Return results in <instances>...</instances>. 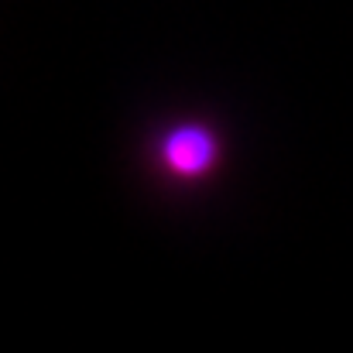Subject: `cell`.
Instances as JSON below:
<instances>
[{
    "label": "cell",
    "mask_w": 353,
    "mask_h": 353,
    "mask_svg": "<svg viewBox=\"0 0 353 353\" xmlns=\"http://www.w3.org/2000/svg\"><path fill=\"white\" fill-rule=\"evenodd\" d=\"M220 158V141L203 123H179L161 137V165L175 179H199Z\"/></svg>",
    "instance_id": "cell-1"
}]
</instances>
